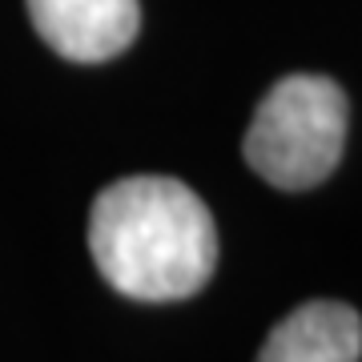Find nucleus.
<instances>
[{"label":"nucleus","instance_id":"obj_2","mask_svg":"<svg viewBox=\"0 0 362 362\" xmlns=\"http://www.w3.org/2000/svg\"><path fill=\"white\" fill-rule=\"evenodd\" d=\"M346 93L330 77L294 73L282 77L246 129V165L274 189H314L342 161L346 149Z\"/></svg>","mask_w":362,"mask_h":362},{"label":"nucleus","instance_id":"obj_3","mask_svg":"<svg viewBox=\"0 0 362 362\" xmlns=\"http://www.w3.org/2000/svg\"><path fill=\"white\" fill-rule=\"evenodd\" d=\"M28 21L52 52L77 65H101L125 52L141 28L137 0H25Z\"/></svg>","mask_w":362,"mask_h":362},{"label":"nucleus","instance_id":"obj_1","mask_svg":"<svg viewBox=\"0 0 362 362\" xmlns=\"http://www.w3.org/2000/svg\"><path fill=\"white\" fill-rule=\"evenodd\" d=\"M89 250L117 294L181 302L214 278L218 230L185 181L121 177L93 202Z\"/></svg>","mask_w":362,"mask_h":362},{"label":"nucleus","instance_id":"obj_4","mask_svg":"<svg viewBox=\"0 0 362 362\" xmlns=\"http://www.w3.org/2000/svg\"><path fill=\"white\" fill-rule=\"evenodd\" d=\"M362 318L346 302H306L270 330L258 362H358Z\"/></svg>","mask_w":362,"mask_h":362}]
</instances>
